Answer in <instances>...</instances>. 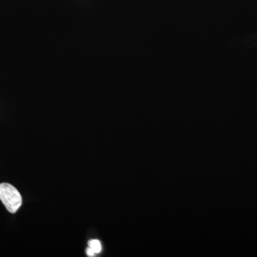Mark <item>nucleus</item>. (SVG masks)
<instances>
[{"mask_svg": "<svg viewBox=\"0 0 257 257\" xmlns=\"http://www.w3.org/2000/svg\"><path fill=\"white\" fill-rule=\"evenodd\" d=\"M0 200L12 214L18 211L23 204V198L14 186L8 183L0 184Z\"/></svg>", "mask_w": 257, "mask_h": 257, "instance_id": "f257e3e1", "label": "nucleus"}, {"mask_svg": "<svg viewBox=\"0 0 257 257\" xmlns=\"http://www.w3.org/2000/svg\"><path fill=\"white\" fill-rule=\"evenodd\" d=\"M88 246H89V248H92L93 251H94V253H99L101 252V245L100 241L97 239H92L90 241H89L88 242Z\"/></svg>", "mask_w": 257, "mask_h": 257, "instance_id": "f03ea898", "label": "nucleus"}, {"mask_svg": "<svg viewBox=\"0 0 257 257\" xmlns=\"http://www.w3.org/2000/svg\"><path fill=\"white\" fill-rule=\"evenodd\" d=\"M86 252H87V254L88 256H94L96 255V253H94V251H93L92 248H89V246H88V248H87V250H86Z\"/></svg>", "mask_w": 257, "mask_h": 257, "instance_id": "7ed1b4c3", "label": "nucleus"}]
</instances>
